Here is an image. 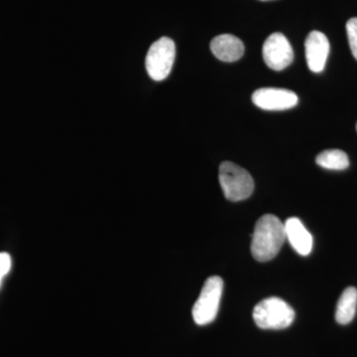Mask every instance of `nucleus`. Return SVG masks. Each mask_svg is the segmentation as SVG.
I'll use <instances>...</instances> for the list:
<instances>
[{
    "mask_svg": "<svg viewBox=\"0 0 357 357\" xmlns=\"http://www.w3.org/2000/svg\"><path fill=\"white\" fill-rule=\"evenodd\" d=\"M286 241L285 227L274 215H265L256 222L251 241V253L257 261L273 259Z\"/></svg>",
    "mask_w": 357,
    "mask_h": 357,
    "instance_id": "1",
    "label": "nucleus"
},
{
    "mask_svg": "<svg viewBox=\"0 0 357 357\" xmlns=\"http://www.w3.org/2000/svg\"><path fill=\"white\" fill-rule=\"evenodd\" d=\"M253 319L256 325L263 330H284L292 325L295 311L285 301L271 297L256 305Z\"/></svg>",
    "mask_w": 357,
    "mask_h": 357,
    "instance_id": "2",
    "label": "nucleus"
},
{
    "mask_svg": "<svg viewBox=\"0 0 357 357\" xmlns=\"http://www.w3.org/2000/svg\"><path fill=\"white\" fill-rule=\"evenodd\" d=\"M218 178L225 198L230 202L244 201L255 190V181L250 174L232 162L222 163Z\"/></svg>",
    "mask_w": 357,
    "mask_h": 357,
    "instance_id": "3",
    "label": "nucleus"
},
{
    "mask_svg": "<svg viewBox=\"0 0 357 357\" xmlns=\"http://www.w3.org/2000/svg\"><path fill=\"white\" fill-rule=\"evenodd\" d=\"M223 291L220 277L211 276L206 282L199 297L192 307V318L199 326H206L215 321L220 309Z\"/></svg>",
    "mask_w": 357,
    "mask_h": 357,
    "instance_id": "4",
    "label": "nucleus"
},
{
    "mask_svg": "<svg viewBox=\"0 0 357 357\" xmlns=\"http://www.w3.org/2000/svg\"><path fill=\"white\" fill-rule=\"evenodd\" d=\"M176 57L175 43L168 37H162L148 50L145 66L148 75L154 81L167 79L172 70Z\"/></svg>",
    "mask_w": 357,
    "mask_h": 357,
    "instance_id": "5",
    "label": "nucleus"
},
{
    "mask_svg": "<svg viewBox=\"0 0 357 357\" xmlns=\"http://www.w3.org/2000/svg\"><path fill=\"white\" fill-rule=\"evenodd\" d=\"M263 59L270 69L282 70L292 64L294 52L288 39L282 33H273L264 42Z\"/></svg>",
    "mask_w": 357,
    "mask_h": 357,
    "instance_id": "6",
    "label": "nucleus"
},
{
    "mask_svg": "<svg viewBox=\"0 0 357 357\" xmlns=\"http://www.w3.org/2000/svg\"><path fill=\"white\" fill-rule=\"evenodd\" d=\"M256 107L264 110H285L296 107L299 102L297 95L288 89L263 88L252 95Z\"/></svg>",
    "mask_w": 357,
    "mask_h": 357,
    "instance_id": "7",
    "label": "nucleus"
},
{
    "mask_svg": "<svg viewBox=\"0 0 357 357\" xmlns=\"http://www.w3.org/2000/svg\"><path fill=\"white\" fill-rule=\"evenodd\" d=\"M307 67L314 73L323 72L330 54V42L324 33L312 31L305 42Z\"/></svg>",
    "mask_w": 357,
    "mask_h": 357,
    "instance_id": "8",
    "label": "nucleus"
},
{
    "mask_svg": "<svg viewBox=\"0 0 357 357\" xmlns=\"http://www.w3.org/2000/svg\"><path fill=\"white\" fill-rule=\"evenodd\" d=\"M211 50L222 62H236L243 56L244 44L234 35L222 34L211 40Z\"/></svg>",
    "mask_w": 357,
    "mask_h": 357,
    "instance_id": "9",
    "label": "nucleus"
},
{
    "mask_svg": "<svg viewBox=\"0 0 357 357\" xmlns=\"http://www.w3.org/2000/svg\"><path fill=\"white\" fill-rule=\"evenodd\" d=\"M286 239L300 255L307 256L312 252V236L299 218H290L284 222Z\"/></svg>",
    "mask_w": 357,
    "mask_h": 357,
    "instance_id": "10",
    "label": "nucleus"
},
{
    "mask_svg": "<svg viewBox=\"0 0 357 357\" xmlns=\"http://www.w3.org/2000/svg\"><path fill=\"white\" fill-rule=\"evenodd\" d=\"M357 290L354 287L345 289L337 305L335 319L340 325H347L351 323L356 314Z\"/></svg>",
    "mask_w": 357,
    "mask_h": 357,
    "instance_id": "11",
    "label": "nucleus"
},
{
    "mask_svg": "<svg viewBox=\"0 0 357 357\" xmlns=\"http://www.w3.org/2000/svg\"><path fill=\"white\" fill-rule=\"evenodd\" d=\"M317 164L328 170L342 171L349 168V159L342 150L330 149L319 153L316 158Z\"/></svg>",
    "mask_w": 357,
    "mask_h": 357,
    "instance_id": "12",
    "label": "nucleus"
},
{
    "mask_svg": "<svg viewBox=\"0 0 357 357\" xmlns=\"http://www.w3.org/2000/svg\"><path fill=\"white\" fill-rule=\"evenodd\" d=\"M347 33L352 55L357 60V18H351L347 21Z\"/></svg>",
    "mask_w": 357,
    "mask_h": 357,
    "instance_id": "13",
    "label": "nucleus"
},
{
    "mask_svg": "<svg viewBox=\"0 0 357 357\" xmlns=\"http://www.w3.org/2000/svg\"><path fill=\"white\" fill-rule=\"evenodd\" d=\"M11 269V257L8 253H0V285H1L2 279L9 273Z\"/></svg>",
    "mask_w": 357,
    "mask_h": 357,
    "instance_id": "14",
    "label": "nucleus"
},
{
    "mask_svg": "<svg viewBox=\"0 0 357 357\" xmlns=\"http://www.w3.org/2000/svg\"><path fill=\"white\" fill-rule=\"evenodd\" d=\"M260 1H272V0H260Z\"/></svg>",
    "mask_w": 357,
    "mask_h": 357,
    "instance_id": "15",
    "label": "nucleus"
},
{
    "mask_svg": "<svg viewBox=\"0 0 357 357\" xmlns=\"http://www.w3.org/2000/svg\"><path fill=\"white\" fill-rule=\"evenodd\" d=\"M356 130H357V124H356Z\"/></svg>",
    "mask_w": 357,
    "mask_h": 357,
    "instance_id": "16",
    "label": "nucleus"
}]
</instances>
